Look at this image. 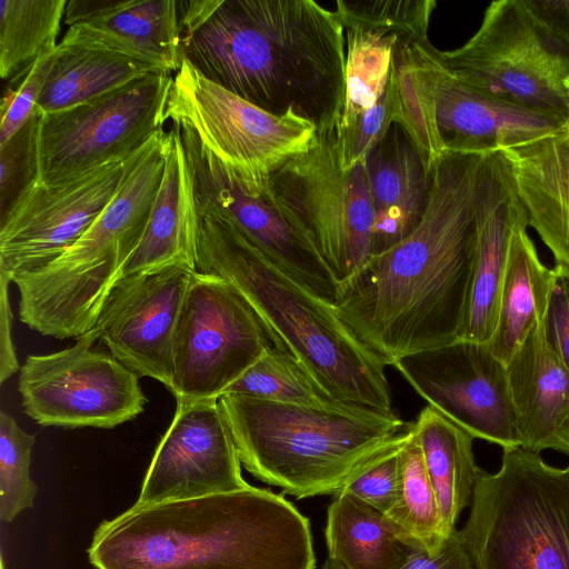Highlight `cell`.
Returning a JSON list of instances; mask_svg holds the SVG:
<instances>
[{
	"instance_id": "cell-1",
	"label": "cell",
	"mask_w": 569,
	"mask_h": 569,
	"mask_svg": "<svg viewBox=\"0 0 569 569\" xmlns=\"http://www.w3.org/2000/svg\"><path fill=\"white\" fill-rule=\"evenodd\" d=\"M482 156L439 157L416 229L338 283L337 313L388 366L459 340L472 279Z\"/></svg>"
},
{
	"instance_id": "cell-2",
	"label": "cell",
	"mask_w": 569,
	"mask_h": 569,
	"mask_svg": "<svg viewBox=\"0 0 569 569\" xmlns=\"http://www.w3.org/2000/svg\"><path fill=\"white\" fill-rule=\"evenodd\" d=\"M181 58L203 77L274 116L318 131L341 121L345 32L312 0H180Z\"/></svg>"
},
{
	"instance_id": "cell-3",
	"label": "cell",
	"mask_w": 569,
	"mask_h": 569,
	"mask_svg": "<svg viewBox=\"0 0 569 569\" xmlns=\"http://www.w3.org/2000/svg\"><path fill=\"white\" fill-rule=\"evenodd\" d=\"M96 569H313L308 518L282 496L249 486L130 507L93 532Z\"/></svg>"
},
{
	"instance_id": "cell-4",
	"label": "cell",
	"mask_w": 569,
	"mask_h": 569,
	"mask_svg": "<svg viewBox=\"0 0 569 569\" xmlns=\"http://www.w3.org/2000/svg\"><path fill=\"white\" fill-rule=\"evenodd\" d=\"M198 211V210H197ZM197 272L230 282L268 329L335 399L391 412L388 366L346 326L335 306L269 260L232 224L198 211Z\"/></svg>"
},
{
	"instance_id": "cell-5",
	"label": "cell",
	"mask_w": 569,
	"mask_h": 569,
	"mask_svg": "<svg viewBox=\"0 0 569 569\" xmlns=\"http://www.w3.org/2000/svg\"><path fill=\"white\" fill-rule=\"evenodd\" d=\"M218 403L246 470L299 499L335 496L408 426L395 411L349 402L306 406L223 395Z\"/></svg>"
},
{
	"instance_id": "cell-6",
	"label": "cell",
	"mask_w": 569,
	"mask_h": 569,
	"mask_svg": "<svg viewBox=\"0 0 569 569\" xmlns=\"http://www.w3.org/2000/svg\"><path fill=\"white\" fill-rule=\"evenodd\" d=\"M168 131H157L123 160L116 193L92 226L60 257L13 278L22 311L61 338L96 326L102 303L138 247L162 181Z\"/></svg>"
},
{
	"instance_id": "cell-7",
	"label": "cell",
	"mask_w": 569,
	"mask_h": 569,
	"mask_svg": "<svg viewBox=\"0 0 569 569\" xmlns=\"http://www.w3.org/2000/svg\"><path fill=\"white\" fill-rule=\"evenodd\" d=\"M389 84L396 123L429 169L445 153L487 154L563 129L567 121L481 91L450 72L429 39L400 40Z\"/></svg>"
},
{
	"instance_id": "cell-8",
	"label": "cell",
	"mask_w": 569,
	"mask_h": 569,
	"mask_svg": "<svg viewBox=\"0 0 569 569\" xmlns=\"http://www.w3.org/2000/svg\"><path fill=\"white\" fill-rule=\"evenodd\" d=\"M472 569H569V466L521 447L481 470L461 530Z\"/></svg>"
},
{
	"instance_id": "cell-9",
	"label": "cell",
	"mask_w": 569,
	"mask_h": 569,
	"mask_svg": "<svg viewBox=\"0 0 569 569\" xmlns=\"http://www.w3.org/2000/svg\"><path fill=\"white\" fill-rule=\"evenodd\" d=\"M266 193L318 251L337 283L372 257L373 210L365 162L345 168L340 123L318 131L308 150L278 166Z\"/></svg>"
},
{
	"instance_id": "cell-10",
	"label": "cell",
	"mask_w": 569,
	"mask_h": 569,
	"mask_svg": "<svg viewBox=\"0 0 569 569\" xmlns=\"http://www.w3.org/2000/svg\"><path fill=\"white\" fill-rule=\"evenodd\" d=\"M167 119L187 126L251 194L313 143L317 127L295 112L274 116L203 77L186 59L173 73Z\"/></svg>"
},
{
	"instance_id": "cell-11",
	"label": "cell",
	"mask_w": 569,
	"mask_h": 569,
	"mask_svg": "<svg viewBox=\"0 0 569 569\" xmlns=\"http://www.w3.org/2000/svg\"><path fill=\"white\" fill-rule=\"evenodd\" d=\"M437 56L466 83L567 121L569 59L537 26L523 0L492 1L461 47Z\"/></svg>"
},
{
	"instance_id": "cell-12",
	"label": "cell",
	"mask_w": 569,
	"mask_h": 569,
	"mask_svg": "<svg viewBox=\"0 0 569 569\" xmlns=\"http://www.w3.org/2000/svg\"><path fill=\"white\" fill-rule=\"evenodd\" d=\"M173 73L153 71L104 96L40 114L37 182L56 184L122 161L163 129Z\"/></svg>"
},
{
	"instance_id": "cell-13",
	"label": "cell",
	"mask_w": 569,
	"mask_h": 569,
	"mask_svg": "<svg viewBox=\"0 0 569 569\" xmlns=\"http://www.w3.org/2000/svg\"><path fill=\"white\" fill-rule=\"evenodd\" d=\"M274 342L227 280L191 277L173 342L171 393L177 402L218 400Z\"/></svg>"
},
{
	"instance_id": "cell-14",
	"label": "cell",
	"mask_w": 569,
	"mask_h": 569,
	"mask_svg": "<svg viewBox=\"0 0 569 569\" xmlns=\"http://www.w3.org/2000/svg\"><path fill=\"white\" fill-rule=\"evenodd\" d=\"M98 340L92 329L69 348L26 358L18 391L28 417L43 427L112 429L143 412L139 376L94 349Z\"/></svg>"
},
{
	"instance_id": "cell-15",
	"label": "cell",
	"mask_w": 569,
	"mask_h": 569,
	"mask_svg": "<svg viewBox=\"0 0 569 569\" xmlns=\"http://www.w3.org/2000/svg\"><path fill=\"white\" fill-rule=\"evenodd\" d=\"M392 367L428 406L473 438L520 447L507 366L488 343L457 340L402 357Z\"/></svg>"
},
{
	"instance_id": "cell-16",
	"label": "cell",
	"mask_w": 569,
	"mask_h": 569,
	"mask_svg": "<svg viewBox=\"0 0 569 569\" xmlns=\"http://www.w3.org/2000/svg\"><path fill=\"white\" fill-rule=\"evenodd\" d=\"M177 126L191 173L198 211L232 224L269 260L325 301L335 305L338 283L313 246L268 198L249 193L184 124Z\"/></svg>"
},
{
	"instance_id": "cell-17",
	"label": "cell",
	"mask_w": 569,
	"mask_h": 569,
	"mask_svg": "<svg viewBox=\"0 0 569 569\" xmlns=\"http://www.w3.org/2000/svg\"><path fill=\"white\" fill-rule=\"evenodd\" d=\"M123 160L26 189L0 220V271L12 278L50 263L96 221L117 191Z\"/></svg>"
},
{
	"instance_id": "cell-18",
	"label": "cell",
	"mask_w": 569,
	"mask_h": 569,
	"mask_svg": "<svg viewBox=\"0 0 569 569\" xmlns=\"http://www.w3.org/2000/svg\"><path fill=\"white\" fill-rule=\"evenodd\" d=\"M194 272L171 264L118 279L93 328L120 362L169 390L176 329Z\"/></svg>"
},
{
	"instance_id": "cell-19",
	"label": "cell",
	"mask_w": 569,
	"mask_h": 569,
	"mask_svg": "<svg viewBox=\"0 0 569 569\" xmlns=\"http://www.w3.org/2000/svg\"><path fill=\"white\" fill-rule=\"evenodd\" d=\"M250 485L218 400L177 402L133 508L232 492Z\"/></svg>"
},
{
	"instance_id": "cell-20",
	"label": "cell",
	"mask_w": 569,
	"mask_h": 569,
	"mask_svg": "<svg viewBox=\"0 0 569 569\" xmlns=\"http://www.w3.org/2000/svg\"><path fill=\"white\" fill-rule=\"evenodd\" d=\"M525 223L527 214L508 160L501 151L483 154L475 190L472 279L460 340L490 342L511 238Z\"/></svg>"
},
{
	"instance_id": "cell-21",
	"label": "cell",
	"mask_w": 569,
	"mask_h": 569,
	"mask_svg": "<svg viewBox=\"0 0 569 569\" xmlns=\"http://www.w3.org/2000/svg\"><path fill=\"white\" fill-rule=\"evenodd\" d=\"M520 447L569 456V369L550 347L545 318L507 363Z\"/></svg>"
},
{
	"instance_id": "cell-22",
	"label": "cell",
	"mask_w": 569,
	"mask_h": 569,
	"mask_svg": "<svg viewBox=\"0 0 569 569\" xmlns=\"http://www.w3.org/2000/svg\"><path fill=\"white\" fill-rule=\"evenodd\" d=\"M373 210L372 256L395 247L419 224L432 174L409 134L393 123L365 161Z\"/></svg>"
},
{
	"instance_id": "cell-23",
	"label": "cell",
	"mask_w": 569,
	"mask_h": 569,
	"mask_svg": "<svg viewBox=\"0 0 569 569\" xmlns=\"http://www.w3.org/2000/svg\"><path fill=\"white\" fill-rule=\"evenodd\" d=\"M513 174L528 226L569 268V128L500 150Z\"/></svg>"
},
{
	"instance_id": "cell-24",
	"label": "cell",
	"mask_w": 569,
	"mask_h": 569,
	"mask_svg": "<svg viewBox=\"0 0 569 569\" xmlns=\"http://www.w3.org/2000/svg\"><path fill=\"white\" fill-rule=\"evenodd\" d=\"M198 224L189 163L179 130L172 123L156 201L142 238L120 278L171 264L197 271Z\"/></svg>"
},
{
	"instance_id": "cell-25",
	"label": "cell",
	"mask_w": 569,
	"mask_h": 569,
	"mask_svg": "<svg viewBox=\"0 0 569 569\" xmlns=\"http://www.w3.org/2000/svg\"><path fill=\"white\" fill-rule=\"evenodd\" d=\"M61 42L108 49L174 73L182 61L179 0H111L100 18L70 26Z\"/></svg>"
},
{
	"instance_id": "cell-26",
	"label": "cell",
	"mask_w": 569,
	"mask_h": 569,
	"mask_svg": "<svg viewBox=\"0 0 569 569\" xmlns=\"http://www.w3.org/2000/svg\"><path fill=\"white\" fill-rule=\"evenodd\" d=\"M326 540L336 569H401L421 546L386 513L346 492L328 507Z\"/></svg>"
},
{
	"instance_id": "cell-27",
	"label": "cell",
	"mask_w": 569,
	"mask_h": 569,
	"mask_svg": "<svg viewBox=\"0 0 569 569\" xmlns=\"http://www.w3.org/2000/svg\"><path fill=\"white\" fill-rule=\"evenodd\" d=\"M527 227L519 226L511 238L496 328L488 343L506 366L545 318L556 277L555 268L541 262Z\"/></svg>"
},
{
	"instance_id": "cell-28",
	"label": "cell",
	"mask_w": 569,
	"mask_h": 569,
	"mask_svg": "<svg viewBox=\"0 0 569 569\" xmlns=\"http://www.w3.org/2000/svg\"><path fill=\"white\" fill-rule=\"evenodd\" d=\"M412 430L449 537L462 510L471 505L481 472L473 455L475 438L430 406L420 411Z\"/></svg>"
},
{
	"instance_id": "cell-29",
	"label": "cell",
	"mask_w": 569,
	"mask_h": 569,
	"mask_svg": "<svg viewBox=\"0 0 569 569\" xmlns=\"http://www.w3.org/2000/svg\"><path fill=\"white\" fill-rule=\"evenodd\" d=\"M153 71L161 70L108 49L60 42L36 110L41 116L62 111Z\"/></svg>"
},
{
	"instance_id": "cell-30",
	"label": "cell",
	"mask_w": 569,
	"mask_h": 569,
	"mask_svg": "<svg viewBox=\"0 0 569 569\" xmlns=\"http://www.w3.org/2000/svg\"><path fill=\"white\" fill-rule=\"evenodd\" d=\"M341 26L346 47V99L340 126L345 127L372 108L385 92L398 41L428 38L390 26L349 21Z\"/></svg>"
},
{
	"instance_id": "cell-31",
	"label": "cell",
	"mask_w": 569,
	"mask_h": 569,
	"mask_svg": "<svg viewBox=\"0 0 569 569\" xmlns=\"http://www.w3.org/2000/svg\"><path fill=\"white\" fill-rule=\"evenodd\" d=\"M66 0L0 1V74L13 83L58 47Z\"/></svg>"
},
{
	"instance_id": "cell-32",
	"label": "cell",
	"mask_w": 569,
	"mask_h": 569,
	"mask_svg": "<svg viewBox=\"0 0 569 569\" xmlns=\"http://www.w3.org/2000/svg\"><path fill=\"white\" fill-rule=\"evenodd\" d=\"M223 395L306 406L343 402L331 397L296 358L276 346L251 365Z\"/></svg>"
},
{
	"instance_id": "cell-33",
	"label": "cell",
	"mask_w": 569,
	"mask_h": 569,
	"mask_svg": "<svg viewBox=\"0 0 569 569\" xmlns=\"http://www.w3.org/2000/svg\"><path fill=\"white\" fill-rule=\"evenodd\" d=\"M388 517L431 553L448 538L412 423L401 453L399 501Z\"/></svg>"
},
{
	"instance_id": "cell-34",
	"label": "cell",
	"mask_w": 569,
	"mask_h": 569,
	"mask_svg": "<svg viewBox=\"0 0 569 569\" xmlns=\"http://www.w3.org/2000/svg\"><path fill=\"white\" fill-rule=\"evenodd\" d=\"M34 443V435L26 432L8 412H0V519L4 522L34 506L38 487L30 477Z\"/></svg>"
},
{
	"instance_id": "cell-35",
	"label": "cell",
	"mask_w": 569,
	"mask_h": 569,
	"mask_svg": "<svg viewBox=\"0 0 569 569\" xmlns=\"http://www.w3.org/2000/svg\"><path fill=\"white\" fill-rule=\"evenodd\" d=\"M409 426L361 462L338 492L349 493L388 516L400 497L401 453Z\"/></svg>"
},
{
	"instance_id": "cell-36",
	"label": "cell",
	"mask_w": 569,
	"mask_h": 569,
	"mask_svg": "<svg viewBox=\"0 0 569 569\" xmlns=\"http://www.w3.org/2000/svg\"><path fill=\"white\" fill-rule=\"evenodd\" d=\"M37 112L0 147V207L3 214L17 198L37 181Z\"/></svg>"
},
{
	"instance_id": "cell-37",
	"label": "cell",
	"mask_w": 569,
	"mask_h": 569,
	"mask_svg": "<svg viewBox=\"0 0 569 569\" xmlns=\"http://www.w3.org/2000/svg\"><path fill=\"white\" fill-rule=\"evenodd\" d=\"M396 123L393 93L388 86L376 104L358 116L348 126H340V142L343 166L350 169L363 163L370 151Z\"/></svg>"
},
{
	"instance_id": "cell-38",
	"label": "cell",
	"mask_w": 569,
	"mask_h": 569,
	"mask_svg": "<svg viewBox=\"0 0 569 569\" xmlns=\"http://www.w3.org/2000/svg\"><path fill=\"white\" fill-rule=\"evenodd\" d=\"M54 51L39 60L19 81L8 84L1 102L0 147L4 146L36 112Z\"/></svg>"
},
{
	"instance_id": "cell-39",
	"label": "cell",
	"mask_w": 569,
	"mask_h": 569,
	"mask_svg": "<svg viewBox=\"0 0 569 569\" xmlns=\"http://www.w3.org/2000/svg\"><path fill=\"white\" fill-rule=\"evenodd\" d=\"M555 281L545 316L546 337L569 369V268L556 264Z\"/></svg>"
},
{
	"instance_id": "cell-40",
	"label": "cell",
	"mask_w": 569,
	"mask_h": 569,
	"mask_svg": "<svg viewBox=\"0 0 569 569\" xmlns=\"http://www.w3.org/2000/svg\"><path fill=\"white\" fill-rule=\"evenodd\" d=\"M322 569H336L328 560ZM401 569H472L459 530H455L437 552L418 547Z\"/></svg>"
},
{
	"instance_id": "cell-41",
	"label": "cell",
	"mask_w": 569,
	"mask_h": 569,
	"mask_svg": "<svg viewBox=\"0 0 569 569\" xmlns=\"http://www.w3.org/2000/svg\"><path fill=\"white\" fill-rule=\"evenodd\" d=\"M540 30L569 59V0H523Z\"/></svg>"
},
{
	"instance_id": "cell-42",
	"label": "cell",
	"mask_w": 569,
	"mask_h": 569,
	"mask_svg": "<svg viewBox=\"0 0 569 569\" xmlns=\"http://www.w3.org/2000/svg\"><path fill=\"white\" fill-rule=\"evenodd\" d=\"M11 279L0 271V382L3 383L20 370L11 336L12 310L9 301Z\"/></svg>"
},
{
	"instance_id": "cell-43",
	"label": "cell",
	"mask_w": 569,
	"mask_h": 569,
	"mask_svg": "<svg viewBox=\"0 0 569 569\" xmlns=\"http://www.w3.org/2000/svg\"><path fill=\"white\" fill-rule=\"evenodd\" d=\"M566 87H567L568 92H569V78L566 81ZM567 128H569V114H568V119H567Z\"/></svg>"
},
{
	"instance_id": "cell-44",
	"label": "cell",
	"mask_w": 569,
	"mask_h": 569,
	"mask_svg": "<svg viewBox=\"0 0 569 569\" xmlns=\"http://www.w3.org/2000/svg\"><path fill=\"white\" fill-rule=\"evenodd\" d=\"M1 569H4L3 565H2V567H1Z\"/></svg>"
}]
</instances>
